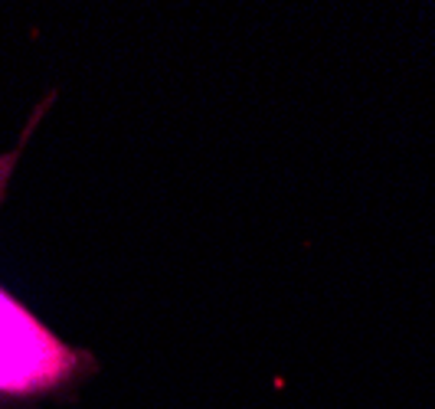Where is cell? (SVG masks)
Wrapping results in <instances>:
<instances>
[{
    "mask_svg": "<svg viewBox=\"0 0 435 409\" xmlns=\"http://www.w3.org/2000/svg\"><path fill=\"white\" fill-rule=\"evenodd\" d=\"M98 370L0 285V409H40L72 396Z\"/></svg>",
    "mask_w": 435,
    "mask_h": 409,
    "instance_id": "obj_1",
    "label": "cell"
}]
</instances>
